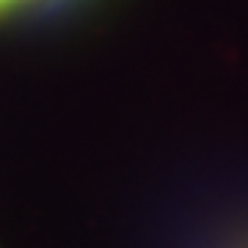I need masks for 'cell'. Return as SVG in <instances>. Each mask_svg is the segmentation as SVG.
Segmentation results:
<instances>
[{"mask_svg": "<svg viewBox=\"0 0 248 248\" xmlns=\"http://www.w3.org/2000/svg\"><path fill=\"white\" fill-rule=\"evenodd\" d=\"M17 3H22V0H0V11H9V9H14Z\"/></svg>", "mask_w": 248, "mask_h": 248, "instance_id": "cell-1", "label": "cell"}]
</instances>
